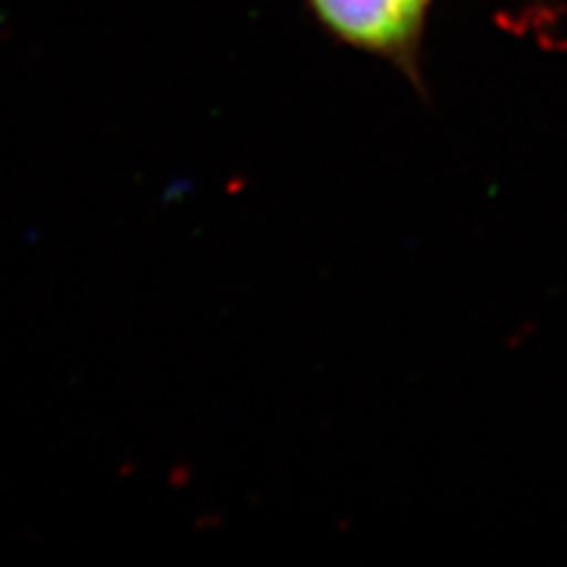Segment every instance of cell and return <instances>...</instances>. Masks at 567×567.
I'll return each mask as SVG.
<instances>
[{
	"label": "cell",
	"instance_id": "obj_1",
	"mask_svg": "<svg viewBox=\"0 0 567 567\" xmlns=\"http://www.w3.org/2000/svg\"><path fill=\"white\" fill-rule=\"evenodd\" d=\"M435 0H303L312 20L352 50L398 69L421 87V50Z\"/></svg>",
	"mask_w": 567,
	"mask_h": 567
}]
</instances>
